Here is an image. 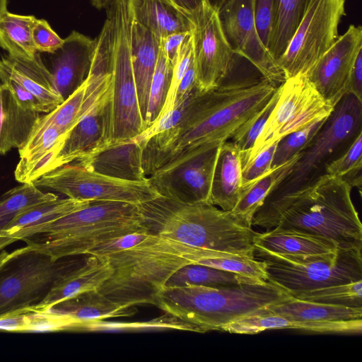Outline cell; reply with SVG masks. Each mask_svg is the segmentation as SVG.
<instances>
[{
	"label": "cell",
	"mask_w": 362,
	"mask_h": 362,
	"mask_svg": "<svg viewBox=\"0 0 362 362\" xmlns=\"http://www.w3.org/2000/svg\"><path fill=\"white\" fill-rule=\"evenodd\" d=\"M327 117L316 119L278 141L272 168L286 163L305 148L322 129Z\"/></svg>",
	"instance_id": "obj_40"
},
{
	"label": "cell",
	"mask_w": 362,
	"mask_h": 362,
	"mask_svg": "<svg viewBox=\"0 0 362 362\" xmlns=\"http://www.w3.org/2000/svg\"><path fill=\"white\" fill-rule=\"evenodd\" d=\"M96 46L93 40L77 31L64 39L62 46L50 55L54 85L65 100L86 79Z\"/></svg>",
	"instance_id": "obj_18"
},
{
	"label": "cell",
	"mask_w": 362,
	"mask_h": 362,
	"mask_svg": "<svg viewBox=\"0 0 362 362\" xmlns=\"http://www.w3.org/2000/svg\"><path fill=\"white\" fill-rule=\"evenodd\" d=\"M86 85V79L60 105L46 115L40 116L35 123L28 139L36 136L49 126L56 127L63 133L66 134L81 117Z\"/></svg>",
	"instance_id": "obj_36"
},
{
	"label": "cell",
	"mask_w": 362,
	"mask_h": 362,
	"mask_svg": "<svg viewBox=\"0 0 362 362\" xmlns=\"http://www.w3.org/2000/svg\"><path fill=\"white\" fill-rule=\"evenodd\" d=\"M293 297L327 305L362 308V280L309 290Z\"/></svg>",
	"instance_id": "obj_37"
},
{
	"label": "cell",
	"mask_w": 362,
	"mask_h": 362,
	"mask_svg": "<svg viewBox=\"0 0 362 362\" xmlns=\"http://www.w3.org/2000/svg\"><path fill=\"white\" fill-rule=\"evenodd\" d=\"M93 6L98 9L107 8L115 0H90Z\"/></svg>",
	"instance_id": "obj_56"
},
{
	"label": "cell",
	"mask_w": 362,
	"mask_h": 362,
	"mask_svg": "<svg viewBox=\"0 0 362 362\" xmlns=\"http://www.w3.org/2000/svg\"><path fill=\"white\" fill-rule=\"evenodd\" d=\"M362 165V132L353 141L349 148L327 167L326 173L341 177L345 173Z\"/></svg>",
	"instance_id": "obj_45"
},
{
	"label": "cell",
	"mask_w": 362,
	"mask_h": 362,
	"mask_svg": "<svg viewBox=\"0 0 362 362\" xmlns=\"http://www.w3.org/2000/svg\"><path fill=\"white\" fill-rule=\"evenodd\" d=\"M362 49V28L350 25L305 74L319 93L334 107L347 93L349 76Z\"/></svg>",
	"instance_id": "obj_17"
},
{
	"label": "cell",
	"mask_w": 362,
	"mask_h": 362,
	"mask_svg": "<svg viewBox=\"0 0 362 362\" xmlns=\"http://www.w3.org/2000/svg\"><path fill=\"white\" fill-rule=\"evenodd\" d=\"M279 90L262 132L251 151L241 159L243 168L262 150L313 121L329 117L334 109L305 74L286 79Z\"/></svg>",
	"instance_id": "obj_11"
},
{
	"label": "cell",
	"mask_w": 362,
	"mask_h": 362,
	"mask_svg": "<svg viewBox=\"0 0 362 362\" xmlns=\"http://www.w3.org/2000/svg\"><path fill=\"white\" fill-rule=\"evenodd\" d=\"M266 266L267 281L293 296L331 285L362 280L361 249H337L312 255H281L255 247Z\"/></svg>",
	"instance_id": "obj_8"
},
{
	"label": "cell",
	"mask_w": 362,
	"mask_h": 362,
	"mask_svg": "<svg viewBox=\"0 0 362 362\" xmlns=\"http://www.w3.org/2000/svg\"><path fill=\"white\" fill-rule=\"evenodd\" d=\"M253 6L257 30L268 50L275 25L276 0H253Z\"/></svg>",
	"instance_id": "obj_43"
},
{
	"label": "cell",
	"mask_w": 362,
	"mask_h": 362,
	"mask_svg": "<svg viewBox=\"0 0 362 362\" xmlns=\"http://www.w3.org/2000/svg\"><path fill=\"white\" fill-rule=\"evenodd\" d=\"M173 71V66L160 48L150 88L145 129L156 120L164 105Z\"/></svg>",
	"instance_id": "obj_39"
},
{
	"label": "cell",
	"mask_w": 362,
	"mask_h": 362,
	"mask_svg": "<svg viewBox=\"0 0 362 362\" xmlns=\"http://www.w3.org/2000/svg\"><path fill=\"white\" fill-rule=\"evenodd\" d=\"M110 90L66 134L59 149L45 173L71 163L79 157L103 146L107 129V103Z\"/></svg>",
	"instance_id": "obj_19"
},
{
	"label": "cell",
	"mask_w": 362,
	"mask_h": 362,
	"mask_svg": "<svg viewBox=\"0 0 362 362\" xmlns=\"http://www.w3.org/2000/svg\"><path fill=\"white\" fill-rule=\"evenodd\" d=\"M212 7L218 10L228 0H206Z\"/></svg>",
	"instance_id": "obj_57"
},
{
	"label": "cell",
	"mask_w": 362,
	"mask_h": 362,
	"mask_svg": "<svg viewBox=\"0 0 362 362\" xmlns=\"http://www.w3.org/2000/svg\"><path fill=\"white\" fill-rule=\"evenodd\" d=\"M110 97L104 145L133 139L145 129L138 102L130 52L131 14L128 0H115ZM103 145V146H104Z\"/></svg>",
	"instance_id": "obj_9"
},
{
	"label": "cell",
	"mask_w": 362,
	"mask_h": 362,
	"mask_svg": "<svg viewBox=\"0 0 362 362\" xmlns=\"http://www.w3.org/2000/svg\"><path fill=\"white\" fill-rule=\"evenodd\" d=\"M362 132V101L345 94L334 105L325 124L300 153L291 170L271 190L255 214L252 226H277L288 200L326 175L327 165L340 156Z\"/></svg>",
	"instance_id": "obj_3"
},
{
	"label": "cell",
	"mask_w": 362,
	"mask_h": 362,
	"mask_svg": "<svg viewBox=\"0 0 362 362\" xmlns=\"http://www.w3.org/2000/svg\"><path fill=\"white\" fill-rule=\"evenodd\" d=\"M262 281H265L254 279L237 273L205 265L191 264L175 272L168 278L165 286L179 287L196 285L214 288H225Z\"/></svg>",
	"instance_id": "obj_32"
},
{
	"label": "cell",
	"mask_w": 362,
	"mask_h": 362,
	"mask_svg": "<svg viewBox=\"0 0 362 362\" xmlns=\"http://www.w3.org/2000/svg\"><path fill=\"white\" fill-rule=\"evenodd\" d=\"M180 329L199 332L197 328L189 325L168 314L165 316L140 322H113L106 320L83 321L79 327V331L100 332V331H146Z\"/></svg>",
	"instance_id": "obj_38"
},
{
	"label": "cell",
	"mask_w": 362,
	"mask_h": 362,
	"mask_svg": "<svg viewBox=\"0 0 362 362\" xmlns=\"http://www.w3.org/2000/svg\"><path fill=\"white\" fill-rule=\"evenodd\" d=\"M345 0H312L285 52L276 61L285 79L305 74L339 37Z\"/></svg>",
	"instance_id": "obj_12"
},
{
	"label": "cell",
	"mask_w": 362,
	"mask_h": 362,
	"mask_svg": "<svg viewBox=\"0 0 362 362\" xmlns=\"http://www.w3.org/2000/svg\"><path fill=\"white\" fill-rule=\"evenodd\" d=\"M279 86L267 104L247 119L231 136L232 142L240 150L241 159L252 148L262 132L279 95Z\"/></svg>",
	"instance_id": "obj_41"
},
{
	"label": "cell",
	"mask_w": 362,
	"mask_h": 362,
	"mask_svg": "<svg viewBox=\"0 0 362 362\" xmlns=\"http://www.w3.org/2000/svg\"><path fill=\"white\" fill-rule=\"evenodd\" d=\"M223 142H207L183 152L156 170L148 182L159 196L183 203H209L214 170Z\"/></svg>",
	"instance_id": "obj_13"
},
{
	"label": "cell",
	"mask_w": 362,
	"mask_h": 362,
	"mask_svg": "<svg viewBox=\"0 0 362 362\" xmlns=\"http://www.w3.org/2000/svg\"><path fill=\"white\" fill-rule=\"evenodd\" d=\"M75 256L53 260L25 247L0 270V317L33 312L55 282L81 263Z\"/></svg>",
	"instance_id": "obj_10"
},
{
	"label": "cell",
	"mask_w": 362,
	"mask_h": 362,
	"mask_svg": "<svg viewBox=\"0 0 362 362\" xmlns=\"http://www.w3.org/2000/svg\"><path fill=\"white\" fill-rule=\"evenodd\" d=\"M291 320L305 322H336L362 319V308L327 305L296 298L291 295L267 307Z\"/></svg>",
	"instance_id": "obj_30"
},
{
	"label": "cell",
	"mask_w": 362,
	"mask_h": 362,
	"mask_svg": "<svg viewBox=\"0 0 362 362\" xmlns=\"http://www.w3.org/2000/svg\"><path fill=\"white\" fill-rule=\"evenodd\" d=\"M132 17L160 40L168 35L191 32L192 22L187 12L170 0H128Z\"/></svg>",
	"instance_id": "obj_26"
},
{
	"label": "cell",
	"mask_w": 362,
	"mask_h": 362,
	"mask_svg": "<svg viewBox=\"0 0 362 362\" xmlns=\"http://www.w3.org/2000/svg\"><path fill=\"white\" fill-rule=\"evenodd\" d=\"M205 250L150 232L139 244L103 256L113 273L98 291L127 307L154 305L168 278L185 265L198 264Z\"/></svg>",
	"instance_id": "obj_4"
},
{
	"label": "cell",
	"mask_w": 362,
	"mask_h": 362,
	"mask_svg": "<svg viewBox=\"0 0 362 362\" xmlns=\"http://www.w3.org/2000/svg\"><path fill=\"white\" fill-rule=\"evenodd\" d=\"M160 49V40L131 16V59L138 102L144 127L150 88Z\"/></svg>",
	"instance_id": "obj_23"
},
{
	"label": "cell",
	"mask_w": 362,
	"mask_h": 362,
	"mask_svg": "<svg viewBox=\"0 0 362 362\" xmlns=\"http://www.w3.org/2000/svg\"><path fill=\"white\" fill-rule=\"evenodd\" d=\"M9 138V124L5 103L4 88L0 83V154L11 149Z\"/></svg>",
	"instance_id": "obj_50"
},
{
	"label": "cell",
	"mask_w": 362,
	"mask_h": 362,
	"mask_svg": "<svg viewBox=\"0 0 362 362\" xmlns=\"http://www.w3.org/2000/svg\"><path fill=\"white\" fill-rule=\"evenodd\" d=\"M254 246L273 253L295 255L327 253L339 249L327 239L277 228L257 233Z\"/></svg>",
	"instance_id": "obj_27"
},
{
	"label": "cell",
	"mask_w": 362,
	"mask_h": 362,
	"mask_svg": "<svg viewBox=\"0 0 362 362\" xmlns=\"http://www.w3.org/2000/svg\"><path fill=\"white\" fill-rule=\"evenodd\" d=\"M191 32L175 33L160 40V48L173 67L181 45Z\"/></svg>",
	"instance_id": "obj_49"
},
{
	"label": "cell",
	"mask_w": 362,
	"mask_h": 362,
	"mask_svg": "<svg viewBox=\"0 0 362 362\" xmlns=\"http://www.w3.org/2000/svg\"><path fill=\"white\" fill-rule=\"evenodd\" d=\"M33 16H23L6 11L0 19V47L13 57L32 59L37 53L32 40Z\"/></svg>",
	"instance_id": "obj_33"
},
{
	"label": "cell",
	"mask_w": 362,
	"mask_h": 362,
	"mask_svg": "<svg viewBox=\"0 0 362 362\" xmlns=\"http://www.w3.org/2000/svg\"><path fill=\"white\" fill-rule=\"evenodd\" d=\"M91 202L59 197L42 202L22 212L0 230V252L13 244V237L29 228L87 206Z\"/></svg>",
	"instance_id": "obj_29"
},
{
	"label": "cell",
	"mask_w": 362,
	"mask_h": 362,
	"mask_svg": "<svg viewBox=\"0 0 362 362\" xmlns=\"http://www.w3.org/2000/svg\"><path fill=\"white\" fill-rule=\"evenodd\" d=\"M58 197L54 193L41 191L33 182L22 183L8 190L0 196V230L22 212Z\"/></svg>",
	"instance_id": "obj_35"
},
{
	"label": "cell",
	"mask_w": 362,
	"mask_h": 362,
	"mask_svg": "<svg viewBox=\"0 0 362 362\" xmlns=\"http://www.w3.org/2000/svg\"><path fill=\"white\" fill-rule=\"evenodd\" d=\"M32 40L37 52L47 54L55 52L64 42L47 21L37 18L32 28Z\"/></svg>",
	"instance_id": "obj_46"
},
{
	"label": "cell",
	"mask_w": 362,
	"mask_h": 362,
	"mask_svg": "<svg viewBox=\"0 0 362 362\" xmlns=\"http://www.w3.org/2000/svg\"><path fill=\"white\" fill-rule=\"evenodd\" d=\"M69 198L87 201H116L140 204L159 195L146 181L132 182L112 178L68 163L47 172L33 182Z\"/></svg>",
	"instance_id": "obj_14"
},
{
	"label": "cell",
	"mask_w": 362,
	"mask_h": 362,
	"mask_svg": "<svg viewBox=\"0 0 362 362\" xmlns=\"http://www.w3.org/2000/svg\"><path fill=\"white\" fill-rule=\"evenodd\" d=\"M47 310L83 321L129 317L136 312L134 307L115 302L98 290L83 293L59 302Z\"/></svg>",
	"instance_id": "obj_28"
},
{
	"label": "cell",
	"mask_w": 362,
	"mask_h": 362,
	"mask_svg": "<svg viewBox=\"0 0 362 362\" xmlns=\"http://www.w3.org/2000/svg\"><path fill=\"white\" fill-rule=\"evenodd\" d=\"M289 296L269 281L225 288L164 286L154 305L204 333L220 331L223 325Z\"/></svg>",
	"instance_id": "obj_6"
},
{
	"label": "cell",
	"mask_w": 362,
	"mask_h": 362,
	"mask_svg": "<svg viewBox=\"0 0 362 362\" xmlns=\"http://www.w3.org/2000/svg\"><path fill=\"white\" fill-rule=\"evenodd\" d=\"M0 83L11 93L17 103L24 109L38 113L48 112L35 96L17 81L2 72H0Z\"/></svg>",
	"instance_id": "obj_47"
},
{
	"label": "cell",
	"mask_w": 362,
	"mask_h": 362,
	"mask_svg": "<svg viewBox=\"0 0 362 362\" xmlns=\"http://www.w3.org/2000/svg\"><path fill=\"white\" fill-rule=\"evenodd\" d=\"M137 232H153L141 204L93 201L84 208L29 228L12 241L23 240L25 250L57 260L87 255L110 240Z\"/></svg>",
	"instance_id": "obj_2"
},
{
	"label": "cell",
	"mask_w": 362,
	"mask_h": 362,
	"mask_svg": "<svg viewBox=\"0 0 362 362\" xmlns=\"http://www.w3.org/2000/svg\"><path fill=\"white\" fill-rule=\"evenodd\" d=\"M240 150L232 141H223L219 148L213 174L209 202L230 211L244 191Z\"/></svg>",
	"instance_id": "obj_25"
},
{
	"label": "cell",
	"mask_w": 362,
	"mask_h": 362,
	"mask_svg": "<svg viewBox=\"0 0 362 362\" xmlns=\"http://www.w3.org/2000/svg\"><path fill=\"white\" fill-rule=\"evenodd\" d=\"M113 269L103 257L87 255L82 262L62 276L33 312L46 311L55 304L83 293L98 290L111 276Z\"/></svg>",
	"instance_id": "obj_22"
},
{
	"label": "cell",
	"mask_w": 362,
	"mask_h": 362,
	"mask_svg": "<svg viewBox=\"0 0 362 362\" xmlns=\"http://www.w3.org/2000/svg\"><path fill=\"white\" fill-rule=\"evenodd\" d=\"M155 233L194 247L254 259L257 233L208 202L183 203L161 196L143 203Z\"/></svg>",
	"instance_id": "obj_5"
},
{
	"label": "cell",
	"mask_w": 362,
	"mask_h": 362,
	"mask_svg": "<svg viewBox=\"0 0 362 362\" xmlns=\"http://www.w3.org/2000/svg\"><path fill=\"white\" fill-rule=\"evenodd\" d=\"M312 0H276L274 29L268 49L276 61L285 52Z\"/></svg>",
	"instance_id": "obj_34"
},
{
	"label": "cell",
	"mask_w": 362,
	"mask_h": 362,
	"mask_svg": "<svg viewBox=\"0 0 362 362\" xmlns=\"http://www.w3.org/2000/svg\"><path fill=\"white\" fill-rule=\"evenodd\" d=\"M197 85L196 69L194 59L192 58L178 86L175 105L180 103Z\"/></svg>",
	"instance_id": "obj_52"
},
{
	"label": "cell",
	"mask_w": 362,
	"mask_h": 362,
	"mask_svg": "<svg viewBox=\"0 0 362 362\" xmlns=\"http://www.w3.org/2000/svg\"><path fill=\"white\" fill-rule=\"evenodd\" d=\"M20 251L21 248L17 249L11 252H8L6 250H1L0 252V270L9 259L13 257Z\"/></svg>",
	"instance_id": "obj_55"
},
{
	"label": "cell",
	"mask_w": 362,
	"mask_h": 362,
	"mask_svg": "<svg viewBox=\"0 0 362 362\" xmlns=\"http://www.w3.org/2000/svg\"><path fill=\"white\" fill-rule=\"evenodd\" d=\"M190 18L197 83L207 91L223 83L235 54L223 32L218 10L206 0L190 12Z\"/></svg>",
	"instance_id": "obj_15"
},
{
	"label": "cell",
	"mask_w": 362,
	"mask_h": 362,
	"mask_svg": "<svg viewBox=\"0 0 362 362\" xmlns=\"http://www.w3.org/2000/svg\"><path fill=\"white\" fill-rule=\"evenodd\" d=\"M218 13L224 35L234 54L249 61L262 77L277 86L281 85L286 79L259 37L253 0H228Z\"/></svg>",
	"instance_id": "obj_16"
},
{
	"label": "cell",
	"mask_w": 362,
	"mask_h": 362,
	"mask_svg": "<svg viewBox=\"0 0 362 362\" xmlns=\"http://www.w3.org/2000/svg\"><path fill=\"white\" fill-rule=\"evenodd\" d=\"M276 146V143L262 150L243 168L242 175L244 192L250 185L272 169Z\"/></svg>",
	"instance_id": "obj_44"
},
{
	"label": "cell",
	"mask_w": 362,
	"mask_h": 362,
	"mask_svg": "<svg viewBox=\"0 0 362 362\" xmlns=\"http://www.w3.org/2000/svg\"><path fill=\"white\" fill-rule=\"evenodd\" d=\"M149 233H133L110 240L91 250L88 255L103 257L119 252L139 244Z\"/></svg>",
	"instance_id": "obj_48"
},
{
	"label": "cell",
	"mask_w": 362,
	"mask_h": 362,
	"mask_svg": "<svg viewBox=\"0 0 362 362\" xmlns=\"http://www.w3.org/2000/svg\"><path fill=\"white\" fill-rule=\"evenodd\" d=\"M170 1H173V0H170Z\"/></svg>",
	"instance_id": "obj_59"
},
{
	"label": "cell",
	"mask_w": 362,
	"mask_h": 362,
	"mask_svg": "<svg viewBox=\"0 0 362 362\" xmlns=\"http://www.w3.org/2000/svg\"><path fill=\"white\" fill-rule=\"evenodd\" d=\"M298 157L299 154L280 165L272 168L268 173L250 185L233 209L230 211V214L240 223L252 227L255 214L271 190L291 170Z\"/></svg>",
	"instance_id": "obj_31"
},
{
	"label": "cell",
	"mask_w": 362,
	"mask_h": 362,
	"mask_svg": "<svg viewBox=\"0 0 362 362\" xmlns=\"http://www.w3.org/2000/svg\"><path fill=\"white\" fill-rule=\"evenodd\" d=\"M143 146L134 139L96 148L77 158L78 165L126 181H146L142 164Z\"/></svg>",
	"instance_id": "obj_20"
},
{
	"label": "cell",
	"mask_w": 362,
	"mask_h": 362,
	"mask_svg": "<svg viewBox=\"0 0 362 362\" xmlns=\"http://www.w3.org/2000/svg\"><path fill=\"white\" fill-rule=\"evenodd\" d=\"M267 307L223 325L220 331L247 334L279 329H298L317 333L361 334L362 332V319L336 322L298 321L275 314Z\"/></svg>",
	"instance_id": "obj_21"
},
{
	"label": "cell",
	"mask_w": 362,
	"mask_h": 362,
	"mask_svg": "<svg viewBox=\"0 0 362 362\" xmlns=\"http://www.w3.org/2000/svg\"><path fill=\"white\" fill-rule=\"evenodd\" d=\"M347 93L362 101V49L358 53L351 68L347 85Z\"/></svg>",
	"instance_id": "obj_51"
},
{
	"label": "cell",
	"mask_w": 362,
	"mask_h": 362,
	"mask_svg": "<svg viewBox=\"0 0 362 362\" xmlns=\"http://www.w3.org/2000/svg\"><path fill=\"white\" fill-rule=\"evenodd\" d=\"M7 11V0H0V19Z\"/></svg>",
	"instance_id": "obj_58"
},
{
	"label": "cell",
	"mask_w": 362,
	"mask_h": 362,
	"mask_svg": "<svg viewBox=\"0 0 362 362\" xmlns=\"http://www.w3.org/2000/svg\"><path fill=\"white\" fill-rule=\"evenodd\" d=\"M278 86L267 78L250 83H221L199 93L175 127L150 138L143 149V164L153 173L183 152L200 144L225 141L269 100Z\"/></svg>",
	"instance_id": "obj_1"
},
{
	"label": "cell",
	"mask_w": 362,
	"mask_h": 362,
	"mask_svg": "<svg viewBox=\"0 0 362 362\" xmlns=\"http://www.w3.org/2000/svg\"><path fill=\"white\" fill-rule=\"evenodd\" d=\"M204 0H173V1L182 9L192 12L196 9Z\"/></svg>",
	"instance_id": "obj_54"
},
{
	"label": "cell",
	"mask_w": 362,
	"mask_h": 362,
	"mask_svg": "<svg viewBox=\"0 0 362 362\" xmlns=\"http://www.w3.org/2000/svg\"><path fill=\"white\" fill-rule=\"evenodd\" d=\"M351 188L357 187L361 193L362 185V165L351 169L341 177Z\"/></svg>",
	"instance_id": "obj_53"
},
{
	"label": "cell",
	"mask_w": 362,
	"mask_h": 362,
	"mask_svg": "<svg viewBox=\"0 0 362 362\" xmlns=\"http://www.w3.org/2000/svg\"><path fill=\"white\" fill-rule=\"evenodd\" d=\"M192 33H190L182 42L180 48L177 58L173 67V76L165 102L158 118L155 122L163 117L173 109L178 86L182 78L185 74L192 60Z\"/></svg>",
	"instance_id": "obj_42"
},
{
	"label": "cell",
	"mask_w": 362,
	"mask_h": 362,
	"mask_svg": "<svg viewBox=\"0 0 362 362\" xmlns=\"http://www.w3.org/2000/svg\"><path fill=\"white\" fill-rule=\"evenodd\" d=\"M351 189L341 177L323 175L288 200L275 228L325 238L339 249L362 250V225Z\"/></svg>",
	"instance_id": "obj_7"
},
{
	"label": "cell",
	"mask_w": 362,
	"mask_h": 362,
	"mask_svg": "<svg viewBox=\"0 0 362 362\" xmlns=\"http://www.w3.org/2000/svg\"><path fill=\"white\" fill-rule=\"evenodd\" d=\"M0 72L12 78L35 96L48 112L64 100L56 90L52 74L39 52L32 59L8 55L2 57Z\"/></svg>",
	"instance_id": "obj_24"
}]
</instances>
